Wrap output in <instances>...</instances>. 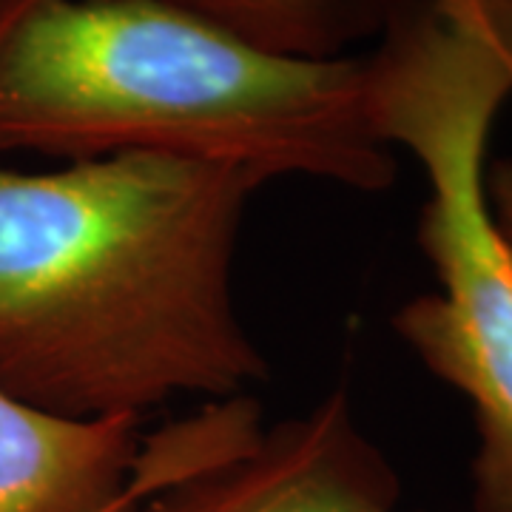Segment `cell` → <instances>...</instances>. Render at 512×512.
<instances>
[{
	"mask_svg": "<svg viewBox=\"0 0 512 512\" xmlns=\"http://www.w3.org/2000/svg\"><path fill=\"white\" fill-rule=\"evenodd\" d=\"M262 185L160 154L0 165V390L60 419L143 421L268 379L234 296Z\"/></svg>",
	"mask_w": 512,
	"mask_h": 512,
	"instance_id": "1",
	"label": "cell"
},
{
	"mask_svg": "<svg viewBox=\"0 0 512 512\" xmlns=\"http://www.w3.org/2000/svg\"><path fill=\"white\" fill-rule=\"evenodd\" d=\"M0 151L160 154L387 191L365 55L262 52L168 0H0Z\"/></svg>",
	"mask_w": 512,
	"mask_h": 512,
	"instance_id": "2",
	"label": "cell"
},
{
	"mask_svg": "<svg viewBox=\"0 0 512 512\" xmlns=\"http://www.w3.org/2000/svg\"><path fill=\"white\" fill-rule=\"evenodd\" d=\"M376 40L370 120L427 180L416 239L439 282L399 308L393 330L473 407L476 512H512V251L484 185L512 97V0H393Z\"/></svg>",
	"mask_w": 512,
	"mask_h": 512,
	"instance_id": "3",
	"label": "cell"
},
{
	"mask_svg": "<svg viewBox=\"0 0 512 512\" xmlns=\"http://www.w3.org/2000/svg\"><path fill=\"white\" fill-rule=\"evenodd\" d=\"M399 495V476L339 387L131 512H399Z\"/></svg>",
	"mask_w": 512,
	"mask_h": 512,
	"instance_id": "4",
	"label": "cell"
},
{
	"mask_svg": "<svg viewBox=\"0 0 512 512\" xmlns=\"http://www.w3.org/2000/svg\"><path fill=\"white\" fill-rule=\"evenodd\" d=\"M185 461L143 421H72L0 390V512H109L183 478Z\"/></svg>",
	"mask_w": 512,
	"mask_h": 512,
	"instance_id": "5",
	"label": "cell"
},
{
	"mask_svg": "<svg viewBox=\"0 0 512 512\" xmlns=\"http://www.w3.org/2000/svg\"><path fill=\"white\" fill-rule=\"evenodd\" d=\"M262 52L296 60H339L376 40L393 0H168Z\"/></svg>",
	"mask_w": 512,
	"mask_h": 512,
	"instance_id": "6",
	"label": "cell"
},
{
	"mask_svg": "<svg viewBox=\"0 0 512 512\" xmlns=\"http://www.w3.org/2000/svg\"><path fill=\"white\" fill-rule=\"evenodd\" d=\"M484 185H487V202H490L495 225L512 251V157L487 163Z\"/></svg>",
	"mask_w": 512,
	"mask_h": 512,
	"instance_id": "7",
	"label": "cell"
},
{
	"mask_svg": "<svg viewBox=\"0 0 512 512\" xmlns=\"http://www.w3.org/2000/svg\"><path fill=\"white\" fill-rule=\"evenodd\" d=\"M143 498H148V495H137V498H131V501H126V504H120V507H114V510L109 512H131L137 504H140V501H143Z\"/></svg>",
	"mask_w": 512,
	"mask_h": 512,
	"instance_id": "8",
	"label": "cell"
}]
</instances>
